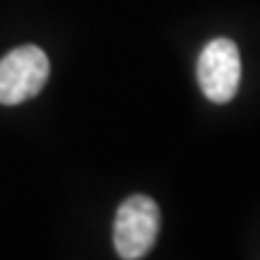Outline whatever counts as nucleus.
Listing matches in <instances>:
<instances>
[{"instance_id":"obj_2","label":"nucleus","mask_w":260,"mask_h":260,"mask_svg":"<svg viewBox=\"0 0 260 260\" xmlns=\"http://www.w3.org/2000/svg\"><path fill=\"white\" fill-rule=\"evenodd\" d=\"M51 73L48 56L39 46L12 48L5 58H0V104L17 106L37 96Z\"/></svg>"},{"instance_id":"obj_3","label":"nucleus","mask_w":260,"mask_h":260,"mask_svg":"<svg viewBox=\"0 0 260 260\" xmlns=\"http://www.w3.org/2000/svg\"><path fill=\"white\" fill-rule=\"evenodd\" d=\"M198 82L214 104L232 102L241 84V56L232 39H214L198 58Z\"/></svg>"},{"instance_id":"obj_1","label":"nucleus","mask_w":260,"mask_h":260,"mask_svg":"<svg viewBox=\"0 0 260 260\" xmlns=\"http://www.w3.org/2000/svg\"><path fill=\"white\" fill-rule=\"evenodd\" d=\"M159 207L147 195H130L121 203L113 222V246L123 260L145 258L157 241Z\"/></svg>"}]
</instances>
